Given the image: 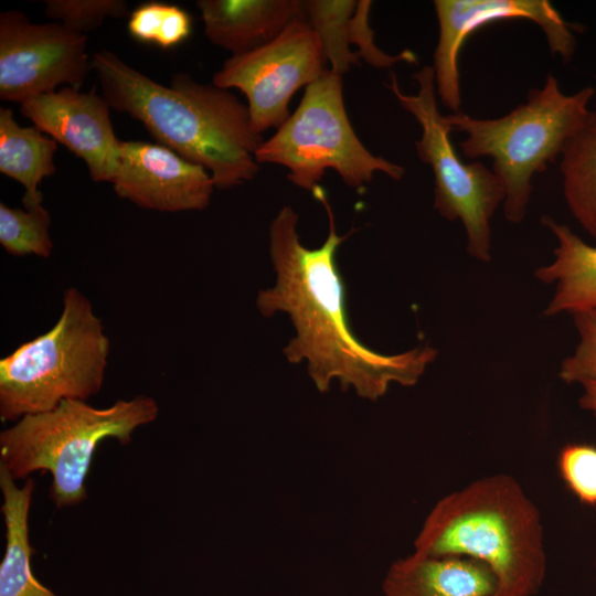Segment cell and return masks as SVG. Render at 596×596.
<instances>
[{"instance_id": "6da1fadb", "label": "cell", "mask_w": 596, "mask_h": 596, "mask_svg": "<svg viewBox=\"0 0 596 596\" xmlns=\"http://www.w3.org/2000/svg\"><path fill=\"white\" fill-rule=\"evenodd\" d=\"M313 196L322 203L329 233L318 248L305 247L297 231L298 215L285 205L269 225V255L276 273L273 288L259 290L256 306L264 317L289 316L296 337L284 348L290 363L308 362L307 371L317 390L329 391L337 380L343 391L375 402L390 385H415L436 359L437 350L425 345L397 354H383L365 347L353 333L345 308V287L336 263L339 236L324 190Z\"/></svg>"}, {"instance_id": "7a4b0ae2", "label": "cell", "mask_w": 596, "mask_h": 596, "mask_svg": "<svg viewBox=\"0 0 596 596\" xmlns=\"http://www.w3.org/2000/svg\"><path fill=\"white\" fill-rule=\"evenodd\" d=\"M92 67L110 108L141 121L160 145L203 166L215 188L231 189L258 173L263 136L253 129L247 105L228 89L184 73L164 86L108 50L94 53Z\"/></svg>"}, {"instance_id": "3957f363", "label": "cell", "mask_w": 596, "mask_h": 596, "mask_svg": "<svg viewBox=\"0 0 596 596\" xmlns=\"http://www.w3.org/2000/svg\"><path fill=\"white\" fill-rule=\"evenodd\" d=\"M414 552L468 557L488 565L496 596H532L543 584L546 553L541 517L518 481L486 476L443 497L426 517Z\"/></svg>"}, {"instance_id": "277c9868", "label": "cell", "mask_w": 596, "mask_h": 596, "mask_svg": "<svg viewBox=\"0 0 596 596\" xmlns=\"http://www.w3.org/2000/svg\"><path fill=\"white\" fill-rule=\"evenodd\" d=\"M159 414L156 400L140 394L107 407L63 401L55 408L26 415L0 433V465L18 481L36 471L52 475L50 498L57 509L87 497L86 478L94 453L105 439L123 445Z\"/></svg>"}, {"instance_id": "5b68a950", "label": "cell", "mask_w": 596, "mask_h": 596, "mask_svg": "<svg viewBox=\"0 0 596 596\" xmlns=\"http://www.w3.org/2000/svg\"><path fill=\"white\" fill-rule=\"evenodd\" d=\"M594 95L592 86L565 94L557 78L549 74L541 88L530 91L523 104L500 118L447 115L453 130L467 135L459 145L465 156L492 159V171L504 189L503 209L509 222L524 219L533 175L544 172L562 155L592 113Z\"/></svg>"}, {"instance_id": "8992f818", "label": "cell", "mask_w": 596, "mask_h": 596, "mask_svg": "<svg viewBox=\"0 0 596 596\" xmlns=\"http://www.w3.org/2000/svg\"><path fill=\"white\" fill-rule=\"evenodd\" d=\"M110 341L89 299L64 291L54 326L0 360V418L15 423L63 401H87L103 387Z\"/></svg>"}, {"instance_id": "52a82bcc", "label": "cell", "mask_w": 596, "mask_h": 596, "mask_svg": "<svg viewBox=\"0 0 596 596\" xmlns=\"http://www.w3.org/2000/svg\"><path fill=\"white\" fill-rule=\"evenodd\" d=\"M260 163L283 166L295 185L311 192L329 169L354 189H363L382 172L398 181L405 169L373 155L361 142L349 120L342 76L330 68L306 87L287 120L256 151Z\"/></svg>"}, {"instance_id": "ba28073f", "label": "cell", "mask_w": 596, "mask_h": 596, "mask_svg": "<svg viewBox=\"0 0 596 596\" xmlns=\"http://www.w3.org/2000/svg\"><path fill=\"white\" fill-rule=\"evenodd\" d=\"M413 78L416 94L403 93L396 75L390 74L387 87L398 104L418 121L422 135L415 142L418 158L434 173V207L449 221L464 225L468 254L480 262L491 259V219L504 201V189L498 175L479 161L466 163L451 141L447 116L437 104L435 73L426 65Z\"/></svg>"}, {"instance_id": "9c48e42d", "label": "cell", "mask_w": 596, "mask_h": 596, "mask_svg": "<svg viewBox=\"0 0 596 596\" xmlns=\"http://www.w3.org/2000/svg\"><path fill=\"white\" fill-rule=\"evenodd\" d=\"M327 63L317 33L301 19L272 42L232 55L213 75V84L246 96L252 127L262 135L287 120L295 93L319 79L329 68Z\"/></svg>"}, {"instance_id": "30bf717a", "label": "cell", "mask_w": 596, "mask_h": 596, "mask_svg": "<svg viewBox=\"0 0 596 596\" xmlns=\"http://www.w3.org/2000/svg\"><path fill=\"white\" fill-rule=\"evenodd\" d=\"M91 70L87 35L58 22H30L19 11L0 14L1 99L21 104L62 84L81 89Z\"/></svg>"}, {"instance_id": "8fae6325", "label": "cell", "mask_w": 596, "mask_h": 596, "mask_svg": "<svg viewBox=\"0 0 596 596\" xmlns=\"http://www.w3.org/2000/svg\"><path fill=\"white\" fill-rule=\"evenodd\" d=\"M434 8L439 30L433 64L436 92L454 114L461 113L459 52L473 31L499 21L524 19L541 28L551 52L564 62L575 52L571 25L547 0H435Z\"/></svg>"}, {"instance_id": "7c38bea8", "label": "cell", "mask_w": 596, "mask_h": 596, "mask_svg": "<svg viewBox=\"0 0 596 596\" xmlns=\"http://www.w3.org/2000/svg\"><path fill=\"white\" fill-rule=\"evenodd\" d=\"M115 193L160 212L200 211L215 188L211 173L173 150L145 141H120Z\"/></svg>"}, {"instance_id": "4fadbf2b", "label": "cell", "mask_w": 596, "mask_h": 596, "mask_svg": "<svg viewBox=\"0 0 596 596\" xmlns=\"http://www.w3.org/2000/svg\"><path fill=\"white\" fill-rule=\"evenodd\" d=\"M109 110L103 96L70 86L20 104L39 130L84 160L95 182H111L118 168L120 140Z\"/></svg>"}, {"instance_id": "5bb4252c", "label": "cell", "mask_w": 596, "mask_h": 596, "mask_svg": "<svg viewBox=\"0 0 596 596\" xmlns=\"http://www.w3.org/2000/svg\"><path fill=\"white\" fill-rule=\"evenodd\" d=\"M196 6L206 38L232 55L258 49L306 19L299 0H199Z\"/></svg>"}, {"instance_id": "9a60e30c", "label": "cell", "mask_w": 596, "mask_h": 596, "mask_svg": "<svg viewBox=\"0 0 596 596\" xmlns=\"http://www.w3.org/2000/svg\"><path fill=\"white\" fill-rule=\"evenodd\" d=\"M498 581L488 565L468 557L413 553L391 564L384 596H493Z\"/></svg>"}, {"instance_id": "2e32d148", "label": "cell", "mask_w": 596, "mask_h": 596, "mask_svg": "<svg viewBox=\"0 0 596 596\" xmlns=\"http://www.w3.org/2000/svg\"><path fill=\"white\" fill-rule=\"evenodd\" d=\"M542 222L557 242L554 259L534 270L538 280L555 288L544 315L596 310V246L550 216L544 215Z\"/></svg>"}, {"instance_id": "e0dca14e", "label": "cell", "mask_w": 596, "mask_h": 596, "mask_svg": "<svg viewBox=\"0 0 596 596\" xmlns=\"http://www.w3.org/2000/svg\"><path fill=\"white\" fill-rule=\"evenodd\" d=\"M35 481L19 487L0 465L1 513L6 528V550L0 563V596H57L33 575V549L29 538V514Z\"/></svg>"}, {"instance_id": "ac0fdd59", "label": "cell", "mask_w": 596, "mask_h": 596, "mask_svg": "<svg viewBox=\"0 0 596 596\" xmlns=\"http://www.w3.org/2000/svg\"><path fill=\"white\" fill-rule=\"evenodd\" d=\"M57 142L35 126L22 127L10 108H0V172L24 187V209L42 204L39 184L52 175Z\"/></svg>"}, {"instance_id": "d6986e66", "label": "cell", "mask_w": 596, "mask_h": 596, "mask_svg": "<svg viewBox=\"0 0 596 596\" xmlns=\"http://www.w3.org/2000/svg\"><path fill=\"white\" fill-rule=\"evenodd\" d=\"M560 171L570 212L596 241V113L589 114L564 148Z\"/></svg>"}, {"instance_id": "ffe728a7", "label": "cell", "mask_w": 596, "mask_h": 596, "mask_svg": "<svg viewBox=\"0 0 596 596\" xmlns=\"http://www.w3.org/2000/svg\"><path fill=\"white\" fill-rule=\"evenodd\" d=\"M356 3L354 0L304 1L306 19L320 40L329 68L341 76L360 60L348 41V26Z\"/></svg>"}, {"instance_id": "44dd1931", "label": "cell", "mask_w": 596, "mask_h": 596, "mask_svg": "<svg viewBox=\"0 0 596 596\" xmlns=\"http://www.w3.org/2000/svg\"><path fill=\"white\" fill-rule=\"evenodd\" d=\"M51 217L42 204L29 209L0 203V244L13 256L47 258L53 248Z\"/></svg>"}, {"instance_id": "7402d4cb", "label": "cell", "mask_w": 596, "mask_h": 596, "mask_svg": "<svg viewBox=\"0 0 596 596\" xmlns=\"http://www.w3.org/2000/svg\"><path fill=\"white\" fill-rule=\"evenodd\" d=\"M127 29L130 36L139 42L170 49L189 38L192 19L178 6L151 1L130 12Z\"/></svg>"}, {"instance_id": "603a6c76", "label": "cell", "mask_w": 596, "mask_h": 596, "mask_svg": "<svg viewBox=\"0 0 596 596\" xmlns=\"http://www.w3.org/2000/svg\"><path fill=\"white\" fill-rule=\"evenodd\" d=\"M44 12L47 18L84 35L98 29L106 18L130 14L124 0H47Z\"/></svg>"}, {"instance_id": "cb8c5ba5", "label": "cell", "mask_w": 596, "mask_h": 596, "mask_svg": "<svg viewBox=\"0 0 596 596\" xmlns=\"http://www.w3.org/2000/svg\"><path fill=\"white\" fill-rule=\"evenodd\" d=\"M558 471L567 488L588 505H596V446L568 444L557 459Z\"/></svg>"}, {"instance_id": "d4e9b609", "label": "cell", "mask_w": 596, "mask_h": 596, "mask_svg": "<svg viewBox=\"0 0 596 596\" xmlns=\"http://www.w3.org/2000/svg\"><path fill=\"white\" fill-rule=\"evenodd\" d=\"M578 334L574 352L563 360L560 377L565 383L596 382V310L572 315Z\"/></svg>"}, {"instance_id": "484cf974", "label": "cell", "mask_w": 596, "mask_h": 596, "mask_svg": "<svg viewBox=\"0 0 596 596\" xmlns=\"http://www.w3.org/2000/svg\"><path fill=\"white\" fill-rule=\"evenodd\" d=\"M371 1L360 0L348 26L349 44L358 46V56L373 67L385 68L398 62L417 63L416 54L406 49L396 55L380 50L374 43V32L369 24Z\"/></svg>"}, {"instance_id": "4316f807", "label": "cell", "mask_w": 596, "mask_h": 596, "mask_svg": "<svg viewBox=\"0 0 596 596\" xmlns=\"http://www.w3.org/2000/svg\"><path fill=\"white\" fill-rule=\"evenodd\" d=\"M582 386L583 394L579 398V405L596 416V382H584Z\"/></svg>"}, {"instance_id": "83f0119b", "label": "cell", "mask_w": 596, "mask_h": 596, "mask_svg": "<svg viewBox=\"0 0 596 596\" xmlns=\"http://www.w3.org/2000/svg\"><path fill=\"white\" fill-rule=\"evenodd\" d=\"M493 596H496V595H493Z\"/></svg>"}]
</instances>
